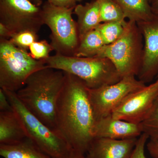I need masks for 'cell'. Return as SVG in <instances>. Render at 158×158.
I'll return each mask as SVG.
<instances>
[{"label":"cell","mask_w":158,"mask_h":158,"mask_svg":"<svg viewBox=\"0 0 158 158\" xmlns=\"http://www.w3.org/2000/svg\"><path fill=\"white\" fill-rule=\"evenodd\" d=\"M65 74V83L57 101L56 130L72 149L85 155L94 138L96 121L89 88L78 78Z\"/></svg>","instance_id":"1"},{"label":"cell","mask_w":158,"mask_h":158,"mask_svg":"<svg viewBox=\"0 0 158 158\" xmlns=\"http://www.w3.org/2000/svg\"><path fill=\"white\" fill-rule=\"evenodd\" d=\"M65 78L64 72L46 67L31 75L23 87L16 92L29 111L54 130L57 101Z\"/></svg>","instance_id":"2"},{"label":"cell","mask_w":158,"mask_h":158,"mask_svg":"<svg viewBox=\"0 0 158 158\" xmlns=\"http://www.w3.org/2000/svg\"><path fill=\"white\" fill-rule=\"evenodd\" d=\"M44 61L47 67L73 75L91 89L115 84L122 79L113 62L107 58L66 56L56 54Z\"/></svg>","instance_id":"3"},{"label":"cell","mask_w":158,"mask_h":158,"mask_svg":"<svg viewBox=\"0 0 158 158\" xmlns=\"http://www.w3.org/2000/svg\"><path fill=\"white\" fill-rule=\"evenodd\" d=\"M143 40L137 23L128 20L120 38L111 44L105 45L95 57L110 59L121 78L137 76L142 63Z\"/></svg>","instance_id":"4"},{"label":"cell","mask_w":158,"mask_h":158,"mask_svg":"<svg viewBox=\"0 0 158 158\" xmlns=\"http://www.w3.org/2000/svg\"><path fill=\"white\" fill-rule=\"evenodd\" d=\"M46 67L44 60H36L9 40L0 39L1 88L16 92L31 75Z\"/></svg>","instance_id":"5"},{"label":"cell","mask_w":158,"mask_h":158,"mask_svg":"<svg viewBox=\"0 0 158 158\" xmlns=\"http://www.w3.org/2000/svg\"><path fill=\"white\" fill-rule=\"evenodd\" d=\"M4 90L28 138L52 158H64L68 155L73 149L59 132L49 127L29 111L20 101L16 92Z\"/></svg>","instance_id":"6"},{"label":"cell","mask_w":158,"mask_h":158,"mask_svg":"<svg viewBox=\"0 0 158 158\" xmlns=\"http://www.w3.org/2000/svg\"><path fill=\"white\" fill-rule=\"evenodd\" d=\"M44 24L50 29V44L56 54L66 56H74L79 39L77 22L72 14L74 8H61L47 1L42 7Z\"/></svg>","instance_id":"7"},{"label":"cell","mask_w":158,"mask_h":158,"mask_svg":"<svg viewBox=\"0 0 158 158\" xmlns=\"http://www.w3.org/2000/svg\"><path fill=\"white\" fill-rule=\"evenodd\" d=\"M0 23L11 34L24 31L37 33L44 25L42 9L30 0H0Z\"/></svg>","instance_id":"8"},{"label":"cell","mask_w":158,"mask_h":158,"mask_svg":"<svg viewBox=\"0 0 158 158\" xmlns=\"http://www.w3.org/2000/svg\"><path fill=\"white\" fill-rule=\"evenodd\" d=\"M146 86L135 76L126 77L112 85L89 88V96L95 120L111 115L127 96Z\"/></svg>","instance_id":"9"},{"label":"cell","mask_w":158,"mask_h":158,"mask_svg":"<svg viewBox=\"0 0 158 158\" xmlns=\"http://www.w3.org/2000/svg\"><path fill=\"white\" fill-rule=\"evenodd\" d=\"M158 97V79L155 82L130 94L112 112L111 116L139 123L146 118Z\"/></svg>","instance_id":"10"},{"label":"cell","mask_w":158,"mask_h":158,"mask_svg":"<svg viewBox=\"0 0 158 158\" xmlns=\"http://www.w3.org/2000/svg\"><path fill=\"white\" fill-rule=\"evenodd\" d=\"M137 23L144 40L142 63L137 77L146 84L158 74V15H155L150 20Z\"/></svg>","instance_id":"11"},{"label":"cell","mask_w":158,"mask_h":158,"mask_svg":"<svg viewBox=\"0 0 158 158\" xmlns=\"http://www.w3.org/2000/svg\"><path fill=\"white\" fill-rule=\"evenodd\" d=\"M142 134L140 123H132L114 118L111 115L96 120L93 130L94 138L116 140L138 138Z\"/></svg>","instance_id":"12"},{"label":"cell","mask_w":158,"mask_h":158,"mask_svg":"<svg viewBox=\"0 0 158 158\" xmlns=\"http://www.w3.org/2000/svg\"><path fill=\"white\" fill-rule=\"evenodd\" d=\"M138 138L124 140L94 138L85 154L86 158H130Z\"/></svg>","instance_id":"13"},{"label":"cell","mask_w":158,"mask_h":158,"mask_svg":"<svg viewBox=\"0 0 158 158\" xmlns=\"http://www.w3.org/2000/svg\"><path fill=\"white\" fill-rule=\"evenodd\" d=\"M27 138L22 123L13 110L0 112V144H15Z\"/></svg>","instance_id":"14"},{"label":"cell","mask_w":158,"mask_h":158,"mask_svg":"<svg viewBox=\"0 0 158 158\" xmlns=\"http://www.w3.org/2000/svg\"><path fill=\"white\" fill-rule=\"evenodd\" d=\"M73 13L77 17V23L80 40L89 31L96 29L102 23L98 0H92L84 5H77Z\"/></svg>","instance_id":"15"},{"label":"cell","mask_w":158,"mask_h":158,"mask_svg":"<svg viewBox=\"0 0 158 158\" xmlns=\"http://www.w3.org/2000/svg\"><path fill=\"white\" fill-rule=\"evenodd\" d=\"M3 158H52L28 138L11 144H0Z\"/></svg>","instance_id":"16"},{"label":"cell","mask_w":158,"mask_h":158,"mask_svg":"<svg viewBox=\"0 0 158 158\" xmlns=\"http://www.w3.org/2000/svg\"><path fill=\"white\" fill-rule=\"evenodd\" d=\"M124 13L126 18L136 23L152 19L153 13L149 0H114Z\"/></svg>","instance_id":"17"},{"label":"cell","mask_w":158,"mask_h":158,"mask_svg":"<svg viewBox=\"0 0 158 158\" xmlns=\"http://www.w3.org/2000/svg\"><path fill=\"white\" fill-rule=\"evenodd\" d=\"M105 45L103 40L97 29L89 31L80 40L74 56L94 57Z\"/></svg>","instance_id":"18"},{"label":"cell","mask_w":158,"mask_h":158,"mask_svg":"<svg viewBox=\"0 0 158 158\" xmlns=\"http://www.w3.org/2000/svg\"><path fill=\"white\" fill-rule=\"evenodd\" d=\"M102 23L110 22H127L123 11L114 0H98Z\"/></svg>","instance_id":"19"},{"label":"cell","mask_w":158,"mask_h":158,"mask_svg":"<svg viewBox=\"0 0 158 158\" xmlns=\"http://www.w3.org/2000/svg\"><path fill=\"white\" fill-rule=\"evenodd\" d=\"M126 23L119 22L101 23L96 28L103 40L105 45H109L115 42L123 34Z\"/></svg>","instance_id":"20"},{"label":"cell","mask_w":158,"mask_h":158,"mask_svg":"<svg viewBox=\"0 0 158 158\" xmlns=\"http://www.w3.org/2000/svg\"><path fill=\"white\" fill-rule=\"evenodd\" d=\"M140 124L142 133L149 138H158V97L149 114Z\"/></svg>","instance_id":"21"},{"label":"cell","mask_w":158,"mask_h":158,"mask_svg":"<svg viewBox=\"0 0 158 158\" xmlns=\"http://www.w3.org/2000/svg\"><path fill=\"white\" fill-rule=\"evenodd\" d=\"M38 40L37 33L32 31H24L11 34L9 40L15 46L28 51L30 46Z\"/></svg>","instance_id":"22"},{"label":"cell","mask_w":158,"mask_h":158,"mask_svg":"<svg viewBox=\"0 0 158 158\" xmlns=\"http://www.w3.org/2000/svg\"><path fill=\"white\" fill-rule=\"evenodd\" d=\"M30 55L36 60H44L50 56V53L54 51L50 43L45 40L33 43L29 48Z\"/></svg>","instance_id":"23"},{"label":"cell","mask_w":158,"mask_h":158,"mask_svg":"<svg viewBox=\"0 0 158 158\" xmlns=\"http://www.w3.org/2000/svg\"><path fill=\"white\" fill-rule=\"evenodd\" d=\"M149 137L143 133L138 138L135 147L130 158H146L144 153V148Z\"/></svg>","instance_id":"24"},{"label":"cell","mask_w":158,"mask_h":158,"mask_svg":"<svg viewBox=\"0 0 158 158\" xmlns=\"http://www.w3.org/2000/svg\"><path fill=\"white\" fill-rule=\"evenodd\" d=\"M47 1L54 6L68 9L74 8L77 5L76 0H47Z\"/></svg>","instance_id":"25"},{"label":"cell","mask_w":158,"mask_h":158,"mask_svg":"<svg viewBox=\"0 0 158 158\" xmlns=\"http://www.w3.org/2000/svg\"><path fill=\"white\" fill-rule=\"evenodd\" d=\"M0 110L2 112L13 110L5 90L0 88Z\"/></svg>","instance_id":"26"},{"label":"cell","mask_w":158,"mask_h":158,"mask_svg":"<svg viewBox=\"0 0 158 158\" xmlns=\"http://www.w3.org/2000/svg\"><path fill=\"white\" fill-rule=\"evenodd\" d=\"M146 146L150 155L154 158H158V138H149Z\"/></svg>","instance_id":"27"},{"label":"cell","mask_w":158,"mask_h":158,"mask_svg":"<svg viewBox=\"0 0 158 158\" xmlns=\"http://www.w3.org/2000/svg\"><path fill=\"white\" fill-rule=\"evenodd\" d=\"M11 34L9 29L3 24L0 23V39L9 40Z\"/></svg>","instance_id":"28"},{"label":"cell","mask_w":158,"mask_h":158,"mask_svg":"<svg viewBox=\"0 0 158 158\" xmlns=\"http://www.w3.org/2000/svg\"><path fill=\"white\" fill-rule=\"evenodd\" d=\"M64 158H87L85 154L72 149L70 153Z\"/></svg>","instance_id":"29"},{"label":"cell","mask_w":158,"mask_h":158,"mask_svg":"<svg viewBox=\"0 0 158 158\" xmlns=\"http://www.w3.org/2000/svg\"><path fill=\"white\" fill-rule=\"evenodd\" d=\"M151 6L153 13L158 15V0H152Z\"/></svg>","instance_id":"30"},{"label":"cell","mask_w":158,"mask_h":158,"mask_svg":"<svg viewBox=\"0 0 158 158\" xmlns=\"http://www.w3.org/2000/svg\"><path fill=\"white\" fill-rule=\"evenodd\" d=\"M30 1L35 6L38 7H40L43 2V0H30Z\"/></svg>","instance_id":"31"},{"label":"cell","mask_w":158,"mask_h":158,"mask_svg":"<svg viewBox=\"0 0 158 158\" xmlns=\"http://www.w3.org/2000/svg\"><path fill=\"white\" fill-rule=\"evenodd\" d=\"M77 1V2H82L83 0H76Z\"/></svg>","instance_id":"32"},{"label":"cell","mask_w":158,"mask_h":158,"mask_svg":"<svg viewBox=\"0 0 158 158\" xmlns=\"http://www.w3.org/2000/svg\"><path fill=\"white\" fill-rule=\"evenodd\" d=\"M149 1H150V4H151V3L152 1V0H149Z\"/></svg>","instance_id":"33"},{"label":"cell","mask_w":158,"mask_h":158,"mask_svg":"<svg viewBox=\"0 0 158 158\" xmlns=\"http://www.w3.org/2000/svg\"><path fill=\"white\" fill-rule=\"evenodd\" d=\"M157 79H158V75H157Z\"/></svg>","instance_id":"34"}]
</instances>
